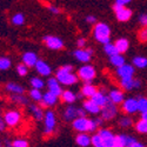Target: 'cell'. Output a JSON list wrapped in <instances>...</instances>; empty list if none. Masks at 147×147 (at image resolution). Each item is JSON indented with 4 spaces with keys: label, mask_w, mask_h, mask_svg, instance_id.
<instances>
[{
    "label": "cell",
    "mask_w": 147,
    "mask_h": 147,
    "mask_svg": "<svg viewBox=\"0 0 147 147\" xmlns=\"http://www.w3.org/2000/svg\"><path fill=\"white\" fill-rule=\"evenodd\" d=\"M57 79L64 85H73L78 81V77L72 74V66H63L57 71Z\"/></svg>",
    "instance_id": "obj_1"
},
{
    "label": "cell",
    "mask_w": 147,
    "mask_h": 147,
    "mask_svg": "<svg viewBox=\"0 0 147 147\" xmlns=\"http://www.w3.org/2000/svg\"><path fill=\"white\" fill-rule=\"evenodd\" d=\"M98 126L99 125H98L96 120H88L85 117H79L73 121V127L79 132H87V131L93 132Z\"/></svg>",
    "instance_id": "obj_2"
},
{
    "label": "cell",
    "mask_w": 147,
    "mask_h": 147,
    "mask_svg": "<svg viewBox=\"0 0 147 147\" xmlns=\"http://www.w3.org/2000/svg\"><path fill=\"white\" fill-rule=\"evenodd\" d=\"M109 35H111V30H109V27L106 25V24L104 22H99L96 24L95 27H94V38L100 41L101 44L106 45L109 42Z\"/></svg>",
    "instance_id": "obj_3"
},
{
    "label": "cell",
    "mask_w": 147,
    "mask_h": 147,
    "mask_svg": "<svg viewBox=\"0 0 147 147\" xmlns=\"http://www.w3.org/2000/svg\"><path fill=\"white\" fill-rule=\"evenodd\" d=\"M117 114V107H115V104L109 98L108 102L101 107V115H102V119L105 120H111L112 118H114Z\"/></svg>",
    "instance_id": "obj_4"
},
{
    "label": "cell",
    "mask_w": 147,
    "mask_h": 147,
    "mask_svg": "<svg viewBox=\"0 0 147 147\" xmlns=\"http://www.w3.org/2000/svg\"><path fill=\"white\" fill-rule=\"evenodd\" d=\"M78 76L84 80V81H92V79L95 77V69L92 66H82L79 69Z\"/></svg>",
    "instance_id": "obj_5"
},
{
    "label": "cell",
    "mask_w": 147,
    "mask_h": 147,
    "mask_svg": "<svg viewBox=\"0 0 147 147\" xmlns=\"http://www.w3.org/2000/svg\"><path fill=\"white\" fill-rule=\"evenodd\" d=\"M55 126V117L52 111H48L45 115V133L51 134Z\"/></svg>",
    "instance_id": "obj_6"
},
{
    "label": "cell",
    "mask_w": 147,
    "mask_h": 147,
    "mask_svg": "<svg viewBox=\"0 0 147 147\" xmlns=\"http://www.w3.org/2000/svg\"><path fill=\"white\" fill-rule=\"evenodd\" d=\"M44 41L46 42V45L50 47L51 50H60V48H63V46H64V42L61 41L59 38H57V36H52V35L45 36Z\"/></svg>",
    "instance_id": "obj_7"
},
{
    "label": "cell",
    "mask_w": 147,
    "mask_h": 147,
    "mask_svg": "<svg viewBox=\"0 0 147 147\" xmlns=\"http://www.w3.org/2000/svg\"><path fill=\"white\" fill-rule=\"evenodd\" d=\"M122 108H124V111L126 113H134L136 111L139 109V100L129 98V99L124 101V104H122Z\"/></svg>",
    "instance_id": "obj_8"
},
{
    "label": "cell",
    "mask_w": 147,
    "mask_h": 147,
    "mask_svg": "<svg viewBox=\"0 0 147 147\" xmlns=\"http://www.w3.org/2000/svg\"><path fill=\"white\" fill-rule=\"evenodd\" d=\"M99 134L101 136L102 140H104V146L105 147H114V136L112 134L111 131L108 129H100Z\"/></svg>",
    "instance_id": "obj_9"
},
{
    "label": "cell",
    "mask_w": 147,
    "mask_h": 147,
    "mask_svg": "<svg viewBox=\"0 0 147 147\" xmlns=\"http://www.w3.org/2000/svg\"><path fill=\"white\" fill-rule=\"evenodd\" d=\"M5 122L8 125V126H16L18 122L20 121V113L18 111H11V112H7L5 114V118H4Z\"/></svg>",
    "instance_id": "obj_10"
},
{
    "label": "cell",
    "mask_w": 147,
    "mask_h": 147,
    "mask_svg": "<svg viewBox=\"0 0 147 147\" xmlns=\"http://www.w3.org/2000/svg\"><path fill=\"white\" fill-rule=\"evenodd\" d=\"M59 82H60V81H59L58 79H54V78L48 79V81H47L48 90H50L52 93H54L55 95H58V96L63 94V91H61V87H60Z\"/></svg>",
    "instance_id": "obj_11"
},
{
    "label": "cell",
    "mask_w": 147,
    "mask_h": 147,
    "mask_svg": "<svg viewBox=\"0 0 147 147\" xmlns=\"http://www.w3.org/2000/svg\"><path fill=\"white\" fill-rule=\"evenodd\" d=\"M92 53H93L92 50H77V51H74L76 58L79 61H81V63H88Z\"/></svg>",
    "instance_id": "obj_12"
},
{
    "label": "cell",
    "mask_w": 147,
    "mask_h": 147,
    "mask_svg": "<svg viewBox=\"0 0 147 147\" xmlns=\"http://www.w3.org/2000/svg\"><path fill=\"white\" fill-rule=\"evenodd\" d=\"M134 74V67L129 65H122L118 67V76L120 78H126V77H133Z\"/></svg>",
    "instance_id": "obj_13"
},
{
    "label": "cell",
    "mask_w": 147,
    "mask_h": 147,
    "mask_svg": "<svg viewBox=\"0 0 147 147\" xmlns=\"http://www.w3.org/2000/svg\"><path fill=\"white\" fill-rule=\"evenodd\" d=\"M22 60H24V64L25 65L33 67V66H35L36 63H38V57H36V54L33 52H26L22 57Z\"/></svg>",
    "instance_id": "obj_14"
},
{
    "label": "cell",
    "mask_w": 147,
    "mask_h": 147,
    "mask_svg": "<svg viewBox=\"0 0 147 147\" xmlns=\"http://www.w3.org/2000/svg\"><path fill=\"white\" fill-rule=\"evenodd\" d=\"M35 69L38 71V73L41 76H50L51 74V67L48 66L45 61H41V60H38V63L35 64Z\"/></svg>",
    "instance_id": "obj_15"
},
{
    "label": "cell",
    "mask_w": 147,
    "mask_h": 147,
    "mask_svg": "<svg viewBox=\"0 0 147 147\" xmlns=\"http://www.w3.org/2000/svg\"><path fill=\"white\" fill-rule=\"evenodd\" d=\"M115 14H117V19L119 21H127L132 17V11L126 7H122L121 9L115 12Z\"/></svg>",
    "instance_id": "obj_16"
},
{
    "label": "cell",
    "mask_w": 147,
    "mask_h": 147,
    "mask_svg": "<svg viewBox=\"0 0 147 147\" xmlns=\"http://www.w3.org/2000/svg\"><path fill=\"white\" fill-rule=\"evenodd\" d=\"M91 100H93L96 105H99L100 107H102V106H105L107 102H108V100H109V96H105L102 93H100V92H96L92 98H91Z\"/></svg>",
    "instance_id": "obj_17"
},
{
    "label": "cell",
    "mask_w": 147,
    "mask_h": 147,
    "mask_svg": "<svg viewBox=\"0 0 147 147\" xmlns=\"http://www.w3.org/2000/svg\"><path fill=\"white\" fill-rule=\"evenodd\" d=\"M84 107H85V109H86L87 112H90V113H92V114H96V113H99V112L101 111V107H100L99 105H96L93 100L85 101Z\"/></svg>",
    "instance_id": "obj_18"
},
{
    "label": "cell",
    "mask_w": 147,
    "mask_h": 147,
    "mask_svg": "<svg viewBox=\"0 0 147 147\" xmlns=\"http://www.w3.org/2000/svg\"><path fill=\"white\" fill-rule=\"evenodd\" d=\"M57 96L54 93H52L51 91H48L47 93L44 94L42 96V105H47V106H53L57 102Z\"/></svg>",
    "instance_id": "obj_19"
},
{
    "label": "cell",
    "mask_w": 147,
    "mask_h": 147,
    "mask_svg": "<svg viewBox=\"0 0 147 147\" xmlns=\"http://www.w3.org/2000/svg\"><path fill=\"white\" fill-rule=\"evenodd\" d=\"M121 86H122V88H125L127 91L136 88V79H133V77L121 78Z\"/></svg>",
    "instance_id": "obj_20"
},
{
    "label": "cell",
    "mask_w": 147,
    "mask_h": 147,
    "mask_svg": "<svg viewBox=\"0 0 147 147\" xmlns=\"http://www.w3.org/2000/svg\"><path fill=\"white\" fill-rule=\"evenodd\" d=\"M109 98H111V100L114 102V104H121V102H124V94H122V92L120 91H111L109 92Z\"/></svg>",
    "instance_id": "obj_21"
},
{
    "label": "cell",
    "mask_w": 147,
    "mask_h": 147,
    "mask_svg": "<svg viewBox=\"0 0 147 147\" xmlns=\"http://www.w3.org/2000/svg\"><path fill=\"white\" fill-rule=\"evenodd\" d=\"M128 40L125 39V38H120L115 41V46L118 48V51L119 53H125L127 51V48H128Z\"/></svg>",
    "instance_id": "obj_22"
},
{
    "label": "cell",
    "mask_w": 147,
    "mask_h": 147,
    "mask_svg": "<svg viewBox=\"0 0 147 147\" xmlns=\"http://www.w3.org/2000/svg\"><path fill=\"white\" fill-rule=\"evenodd\" d=\"M76 140H77V144L79 146H82V147H86V146H88L92 142V139L87 136V134H84V133L79 134Z\"/></svg>",
    "instance_id": "obj_23"
},
{
    "label": "cell",
    "mask_w": 147,
    "mask_h": 147,
    "mask_svg": "<svg viewBox=\"0 0 147 147\" xmlns=\"http://www.w3.org/2000/svg\"><path fill=\"white\" fill-rule=\"evenodd\" d=\"M109 60H111L112 65H114L117 67H120L122 65H125V59H124V57L121 55V53H117V54H114L112 57H109Z\"/></svg>",
    "instance_id": "obj_24"
},
{
    "label": "cell",
    "mask_w": 147,
    "mask_h": 147,
    "mask_svg": "<svg viewBox=\"0 0 147 147\" xmlns=\"http://www.w3.org/2000/svg\"><path fill=\"white\" fill-rule=\"evenodd\" d=\"M84 96H88V98H92L95 93H96V88L94 86H92L91 84H86L85 86L82 87V92Z\"/></svg>",
    "instance_id": "obj_25"
},
{
    "label": "cell",
    "mask_w": 147,
    "mask_h": 147,
    "mask_svg": "<svg viewBox=\"0 0 147 147\" xmlns=\"http://www.w3.org/2000/svg\"><path fill=\"white\" fill-rule=\"evenodd\" d=\"M6 90L12 92V93H17V94H22L24 93V88L21 86H19V85L17 84H13V82H9L6 85Z\"/></svg>",
    "instance_id": "obj_26"
},
{
    "label": "cell",
    "mask_w": 147,
    "mask_h": 147,
    "mask_svg": "<svg viewBox=\"0 0 147 147\" xmlns=\"http://www.w3.org/2000/svg\"><path fill=\"white\" fill-rule=\"evenodd\" d=\"M77 115H78V109L77 108L72 107V106L67 107L66 112H65V119L66 120H74Z\"/></svg>",
    "instance_id": "obj_27"
},
{
    "label": "cell",
    "mask_w": 147,
    "mask_h": 147,
    "mask_svg": "<svg viewBox=\"0 0 147 147\" xmlns=\"http://www.w3.org/2000/svg\"><path fill=\"white\" fill-rule=\"evenodd\" d=\"M133 65L139 68H145L147 66V59L144 57H136L133 59Z\"/></svg>",
    "instance_id": "obj_28"
},
{
    "label": "cell",
    "mask_w": 147,
    "mask_h": 147,
    "mask_svg": "<svg viewBox=\"0 0 147 147\" xmlns=\"http://www.w3.org/2000/svg\"><path fill=\"white\" fill-rule=\"evenodd\" d=\"M105 52H106L109 57H112V55H114V54L119 53V51H118V48H117L115 44L113 45V44H109V42L105 45Z\"/></svg>",
    "instance_id": "obj_29"
},
{
    "label": "cell",
    "mask_w": 147,
    "mask_h": 147,
    "mask_svg": "<svg viewBox=\"0 0 147 147\" xmlns=\"http://www.w3.org/2000/svg\"><path fill=\"white\" fill-rule=\"evenodd\" d=\"M61 98H63V100L66 101V102H73V101L76 100V95L73 94L71 91L63 92V94H61Z\"/></svg>",
    "instance_id": "obj_30"
},
{
    "label": "cell",
    "mask_w": 147,
    "mask_h": 147,
    "mask_svg": "<svg viewBox=\"0 0 147 147\" xmlns=\"http://www.w3.org/2000/svg\"><path fill=\"white\" fill-rule=\"evenodd\" d=\"M11 99L13 100V101H16L17 104H21V105H26L28 102L25 96H22L21 94H17V93H14L13 95H12Z\"/></svg>",
    "instance_id": "obj_31"
},
{
    "label": "cell",
    "mask_w": 147,
    "mask_h": 147,
    "mask_svg": "<svg viewBox=\"0 0 147 147\" xmlns=\"http://www.w3.org/2000/svg\"><path fill=\"white\" fill-rule=\"evenodd\" d=\"M92 145L95 147H105L104 146V140L101 138L100 134H95L92 137Z\"/></svg>",
    "instance_id": "obj_32"
},
{
    "label": "cell",
    "mask_w": 147,
    "mask_h": 147,
    "mask_svg": "<svg viewBox=\"0 0 147 147\" xmlns=\"http://www.w3.org/2000/svg\"><path fill=\"white\" fill-rule=\"evenodd\" d=\"M137 131L139 133H147V121L145 119H141L140 121L137 122Z\"/></svg>",
    "instance_id": "obj_33"
},
{
    "label": "cell",
    "mask_w": 147,
    "mask_h": 147,
    "mask_svg": "<svg viewBox=\"0 0 147 147\" xmlns=\"http://www.w3.org/2000/svg\"><path fill=\"white\" fill-rule=\"evenodd\" d=\"M31 85L33 86V88H39V90L45 86L44 81L40 78H33V79H31Z\"/></svg>",
    "instance_id": "obj_34"
},
{
    "label": "cell",
    "mask_w": 147,
    "mask_h": 147,
    "mask_svg": "<svg viewBox=\"0 0 147 147\" xmlns=\"http://www.w3.org/2000/svg\"><path fill=\"white\" fill-rule=\"evenodd\" d=\"M30 94H31V96L33 98V99L36 100V101H40L42 99V96H44V94L39 91V88H33Z\"/></svg>",
    "instance_id": "obj_35"
},
{
    "label": "cell",
    "mask_w": 147,
    "mask_h": 147,
    "mask_svg": "<svg viewBox=\"0 0 147 147\" xmlns=\"http://www.w3.org/2000/svg\"><path fill=\"white\" fill-rule=\"evenodd\" d=\"M31 111L33 112V115L36 120H41L42 119V111L39 108V107H36V106H32L31 107Z\"/></svg>",
    "instance_id": "obj_36"
},
{
    "label": "cell",
    "mask_w": 147,
    "mask_h": 147,
    "mask_svg": "<svg viewBox=\"0 0 147 147\" xmlns=\"http://www.w3.org/2000/svg\"><path fill=\"white\" fill-rule=\"evenodd\" d=\"M9 66H11V60H9L8 58L3 57L1 59H0V68H1L3 71L8 69V68H9Z\"/></svg>",
    "instance_id": "obj_37"
},
{
    "label": "cell",
    "mask_w": 147,
    "mask_h": 147,
    "mask_svg": "<svg viewBox=\"0 0 147 147\" xmlns=\"http://www.w3.org/2000/svg\"><path fill=\"white\" fill-rule=\"evenodd\" d=\"M139 111L141 113L147 112V99L146 98H140L139 99Z\"/></svg>",
    "instance_id": "obj_38"
},
{
    "label": "cell",
    "mask_w": 147,
    "mask_h": 147,
    "mask_svg": "<svg viewBox=\"0 0 147 147\" xmlns=\"http://www.w3.org/2000/svg\"><path fill=\"white\" fill-rule=\"evenodd\" d=\"M24 16L21 14V13H17L14 17H13V19H12V21H13V24L14 25H17V26H19V25H22L24 24Z\"/></svg>",
    "instance_id": "obj_39"
},
{
    "label": "cell",
    "mask_w": 147,
    "mask_h": 147,
    "mask_svg": "<svg viewBox=\"0 0 147 147\" xmlns=\"http://www.w3.org/2000/svg\"><path fill=\"white\" fill-rule=\"evenodd\" d=\"M138 38H139V40L142 41V42L147 41V26H146L145 28H142V30L138 33Z\"/></svg>",
    "instance_id": "obj_40"
},
{
    "label": "cell",
    "mask_w": 147,
    "mask_h": 147,
    "mask_svg": "<svg viewBox=\"0 0 147 147\" xmlns=\"http://www.w3.org/2000/svg\"><path fill=\"white\" fill-rule=\"evenodd\" d=\"M17 72L19 73V76H26L27 74V65H19L17 67Z\"/></svg>",
    "instance_id": "obj_41"
},
{
    "label": "cell",
    "mask_w": 147,
    "mask_h": 147,
    "mask_svg": "<svg viewBox=\"0 0 147 147\" xmlns=\"http://www.w3.org/2000/svg\"><path fill=\"white\" fill-rule=\"evenodd\" d=\"M13 146L14 147H27L28 146V142L26 140H22V139H18L13 142Z\"/></svg>",
    "instance_id": "obj_42"
},
{
    "label": "cell",
    "mask_w": 147,
    "mask_h": 147,
    "mask_svg": "<svg viewBox=\"0 0 147 147\" xmlns=\"http://www.w3.org/2000/svg\"><path fill=\"white\" fill-rule=\"evenodd\" d=\"M131 125H132V121L128 118H124V119L120 120V126L121 127H129Z\"/></svg>",
    "instance_id": "obj_43"
},
{
    "label": "cell",
    "mask_w": 147,
    "mask_h": 147,
    "mask_svg": "<svg viewBox=\"0 0 147 147\" xmlns=\"http://www.w3.org/2000/svg\"><path fill=\"white\" fill-rule=\"evenodd\" d=\"M140 22L144 26H147V14H142L140 17Z\"/></svg>",
    "instance_id": "obj_44"
},
{
    "label": "cell",
    "mask_w": 147,
    "mask_h": 147,
    "mask_svg": "<svg viewBox=\"0 0 147 147\" xmlns=\"http://www.w3.org/2000/svg\"><path fill=\"white\" fill-rule=\"evenodd\" d=\"M85 112H86L85 107H84V108H79V109H78V115H79V117H85V114H86Z\"/></svg>",
    "instance_id": "obj_45"
},
{
    "label": "cell",
    "mask_w": 147,
    "mask_h": 147,
    "mask_svg": "<svg viewBox=\"0 0 147 147\" xmlns=\"http://www.w3.org/2000/svg\"><path fill=\"white\" fill-rule=\"evenodd\" d=\"M131 1V0H117V4H120V5H126V4H128Z\"/></svg>",
    "instance_id": "obj_46"
},
{
    "label": "cell",
    "mask_w": 147,
    "mask_h": 147,
    "mask_svg": "<svg viewBox=\"0 0 147 147\" xmlns=\"http://www.w3.org/2000/svg\"><path fill=\"white\" fill-rule=\"evenodd\" d=\"M77 44H78V47H84V46H85V44H86V41H85L84 39H79Z\"/></svg>",
    "instance_id": "obj_47"
},
{
    "label": "cell",
    "mask_w": 147,
    "mask_h": 147,
    "mask_svg": "<svg viewBox=\"0 0 147 147\" xmlns=\"http://www.w3.org/2000/svg\"><path fill=\"white\" fill-rule=\"evenodd\" d=\"M48 8L51 9V12H53V13H55V14L59 13V9H58L57 7H54V6H48Z\"/></svg>",
    "instance_id": "obj_48"
},
{
    "label": "cell",
    "mask_w": 147,
    "mask_h": 147,
    "mask_svg": "<svg viewBox=\"0 0 147 147\" xmlns=\"http://www.w3.org/2000/svg\"><path fill=\"white\" fill-rule=\"evenodd\" d=\"M5 124H6V122H5V120H1V122H0V129H1V131H4Z\"/></svg>",
    "instance_id": "obj_49"
},
{
    "label": "cell",
    "mask_w": 147,
    "mask_h": 147,
    "mask_svg": "<svg viewBox=\"0 0 147 147\" xmlns=\"http://www.w3.org/2000/svg\"><path fill=\"white\" fill-rule=\"evenodd\" d=\"M87 21L88 22H94L95 21V18L94 17H87Z\"/></svg>",
    "instance_id": "obj_50"
},
{
    "label": "cell",
    "mask_w": 147,
    "mask_h": 147,
    "mask_svg": "<svg viewBox=\"0 0 147 147\" xmlns=\"http://www.w3.org/2000/svg\"><path fill=\"white\" fill-rule=\"evenodd\" d=\"M142 119H145V120L147 121V112H145V113H142Z\"/></svg>",
    "instance_id": "obj_51"
}]
</instances>
